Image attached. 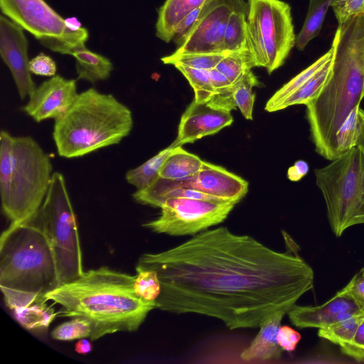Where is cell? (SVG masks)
<instances>
[{"mask_svg": "<svg viewBox=\"0 0 364 364\" xmlns=\"http://www.w3.org/2000/svg\"><path fill=\"white\" fill-rule=\"evenodd\" d=\"M283 235L284 252L226 227L205 230L167 250L143 254L136 269L157 272L160 310L215 318L230 330L257 328L272 313L287 314L314 287L313 269Z\"/></svg>", "mask_w": 364, "mask_h": 364, "instance_id": "obj_1", "label": "cell"}, {"mask_svg": "<svg viewBox=\"0 0 364 364\" xmlns=\"http://www.w3.org/2000/svg\"><path fill=\"white\" fill-rule=\"evenodd\" d=\"M331 46V76L305 105L315 150L329 161L337 158L338 131L364 98V13L338 24Z\"/></svg>", "mask_w": 364, "mask_h": 364, "instance_id": "obj_2", "label": "cell"}, {"mask_svg": "<svg viewBox=\"0 0 364 364\" xmlns=\"http://www.w3.org/2000/svg\"><path fill=\"white\" fill-rule=\"evenodd\" d=\"M135 279L136 275L101 267L84 272L46 297L60 305L65 316L88 320L93 341L119 331H137L148 314L157 309L156 301H146L135 293Z\"/></svg>", "mask_w": 364, "mask_h": 364, "instance_id": "obj_3", "label": "cell"}, {"mask_svg": "<svg viewBox=\"0 0 364 364\" xmlns=\"http://www.w3.org/2000/svg\"><path fill=\"white\" fill-rule=\"evenodd\" d=\"M60 286L53 249L42 230L31 219L11 223L0 238V287L11 309L47 301Z\"/></svg>", "mask_w": 364, "mask_h": 364, "instance_id": "obj_4", "label": "cell"}, {"mask_svg": "<svg viewBox=\"0 0 364 364\" xmlns=\"http://www.w3.org/2000/svg\"><path fill=\"white\" fill-rule=\"evenodd\" d=\"M132 128L127 106L112 94L90 88L78 94L66 114L55 121L53 138L58 155L72 159L119 143Z\"/></svg>", "mask_w": 364, "mask_h": 364, "instance_id": "obj_5", "label": "cell"}, {"mask_svg": "<svg viewBox=\"0 0 364 364\" xmlns=\"http://www.w3.org/2000/svg\"><path fill=\"white\" fill-rule=\"evenodd\" d=\"M324 167L314 170L331 229L336 237L364 224V155L355 146Z\"/></svg>", "mask_w": 364, "mask_h": 364, "instance_id": "obj_6", "label": "cell"}, {"mask_svg": "<svg viewBox=\"0 0 364 364\" xmlns=\"http://www.w3.org/2000/svg\"><path fill=\"white\" fill-rule=\"evenodd\" d=\"M32 220L53 249L60 285L79 278L84 271L77 219L61 173L53 172L43 203Z\"/></svg>", "mask_w": 364, "mask_h": 364, "instance_id": "obj_7", "label": "cell"}, {"mask_svg": "<svg viewBox=\"0 0 364 364\" xmlns=\"http://www.w3.org/2000/svg\"><path fill=\"white\" fill-rule=\"evenodd\" d=\"M53 173L49 155L35 139L28 136H14L10 191L1 203L11 223L28 221L38 213Z\"/></svg>", "mask_w": 364, "mask_h": 364, "instance_id": "obj_8", "label": "cell"}, {"mask_svg": "<svg viewBox=\"0 0 364 364\" xmlns=\"http://www.w3.org/2000/svg\"><path fill=\"white\" fill-rule=\"evenodd\" d=\"M247 23L255 67L271 74L284 63L296 45L291 6L282 0H248Z\"/></svg>", "mask_w": 364, "mask_h": 364, "instance_id": "obj_9", "label": "cell"}, {"mask_svg": "<svg viewBox=\"0 0 364 364\" xmlns=\"http://www.w3.org/2000/svg\"><path fill=\"white\" fill-rule=\"evenodd\" d=\"M0 8L5 16L53 52L70 55L75 48L85 46L88 31L67 28L65 19L45 0H0Z\"/></svg>", "mask_w": 364, "mask_h": 364, "instance_id": "obj_10", "label": "cell"}, {"mask_svg": "<svg viewBox=\"0 0 364 364\" xmlns=\"http://www.w3.org/2000/svg\"><path fill=\"white\" fill-rule=\"evenodd\" d=\"M238 202L167 198L159 208V216L143 224L156 233L171 236L196 235L223 223Z\"/></svg>", "mask_w": 364, "mask_h": 364, "instance_id": "obj_11", "label": "cell"}, {"mask_svg": "<svg viewBox=\"0 0 364 364\" xmlns=\"http://www.w3.org/2000/svg\"><path fill=\"white\" fill-rule=\"evenodd\" d=\"M173 188L193 189L223 200L239 202L248 191V182L222 166L203 161L201 169L193 176L180 181L158 176L144 189L160 191Z\"/></svg>", "mask_w": 364, "mask_h": 364, "instance_id": "obj_12", "label": "cell"}, {"mask_svg": "<svg viewBox=\"0 0 364 364\" xmlns=\"http://www.w3.org/2000/svg\"><path fill=\"white\" fill-rule=\"evenodd\" d=\"M244 0H219L213 4L191 28L176 54L225 53L223 50L225 31L234 9Z\"/></svg>", "mask_w": 364, "mask_h": 364, "instance_id": "obj_13", "label": "cell"}, {"mask_svg": "<svg viewBox=\"0 0 364 364\" xmlns=\"http://www.w3.org/2000/svg\"><path fill=\"white\" fill-rule=\"evenodd\" d=\"M77 95L75 80L55 75L36 88L22 110L36 122L55 121L66 114Z\"/></svg>", "mask_w": 364, "mask_h": 364, "instance_id": "obj_14", "label": "cell"}, {"mask_svg": "<svg viewBox=\"0 0 364 364\" xmlns=\"http://www.w3.org/2000/svg\"><path fill=\"white\" fill-rule=\"evenodd\" d=\"M23 29L4 16H0V53L11 71L21 100L36 90L29 70L28 41Z\"/></svg>", "mask_w": 364, "mask_h": 364, "instance_id": "obj_15", "label": "cell"}, {"mask_svg": "<svg viewBox=\"0 0 364 364\" xmlns=\"http://www.w3.org/2000/svg\"><path fill=\"white\" fill-rule=\"evenodd\" d=\"M233 122L231 112L211 107L208 103L194 100L181 116L175 146L193 143L205 136L213 135Z\"/></svg>", "mask_w": 364, "mask_h": 364, "instance_id": "obj_16", "label": "cell"}, {"mask_svg": "<svg viewBox=\"0 0 364 364\" xmlns=\"http://www.w3.org/2000/svg\"><path fill=\"white\" fill-rule=\"evenodd\" d=\"M349 310L363 311L364 306L353 296L346 284L325 303L316 306L295 304L287 314L298 328H321L337 322L338 314Z\"/></svg>", "mask_w": 364, "mask_h": 364, "instance_id": "obj_17", "label": "cell"}, {"mask_svg": "<svg viewBox=\"0 0 364 364\" xmlns=\"http://www.w3.org/2000/svg\"><path fill=\"white\" fill-rule=\"evenodd\" d=\"M283 310L266 316L260 323L259 331L250 345L240 354L244 361H267L281 357L282 348L277 341V335L284 316Z\"/></svg>", "mask_w": 364, "mask_h": 364, "instance_id": "obj_18", "label": "cell"}, {"mask_svg": "<svg viewBox=\"0 0 364 364\" xmlns=\"http://www.w3.org/2000/svg\"><path fill=\"white\" fill-rule=\"evenodd\" d=\"M211 0H166L158 10L156 36L169 43L181 21L192 11Z\"/></svg>", "mask_w": 364, "mask_h": 364, "instance_id": "obj_19", "label": "cell"}, {"mask_svg": "<svg viewBox=\"0 0 364 364\" xmlns=\"http://www.w3.org/2000/svg\"><path fill=\"white\" fill-rule=\"evenodd\" d=\"M70 55L75 59L78 80L95 83L108 79L113 70V65L109 58L87 49L85 46L75 48Z\"/></svg>", "mask_w": 364, "mask_h": 364, "instance_id": "obj_20", "label": "cell"}, {"mask_svg": "<svg viewBox=\"0 0 364 364\" xmlns=\"http://www.w3.org/2000/svg\"><path fill=\"white\" fill-rule=\"evenodd\" d=\"M203 161L181 146H175L164 162L159 176L173 181L183 180L198 173L201 169Z\"/></svg>", "mask_w": 364, "mask_h": 364, "instance_id": "obj_21", "label": "cell"}, {"mask_svg": "<svg viewBox=\"0 0 364 364\" xmlns=\"http://www.w3.org/2000/svg\"><path fill=\"white\" fill-rule=\"evenodd\" d=\"M247 3L234 9L231 13L223 37V50L225 53L250 50L247 23Z\"/></svg>", "mask_w": 364, "mask_h": 364, "instance_id": "obj_22", "label": "cell"}, {"mask_svg": "<svg viewBox=\"0 0 364 364\" xmlns=\"http://www.w3.org/2000/svg\"><path fill=\"white\" fill-rule=\"evenodd\" d=\"M333 53L331 46L326 53L279 89L267 101L265 110L269 112L277 111L278 107L287 97L301 87L333 58Z\"/></svg>", "mask_w": 364, "mask_h": 364, "instance_id": "obj_23", "label": "cell"}, {"mask_svg": "<svg viewBox=\"0 0 364 364\" xmlns=\"http://www.w3.org/2000/svg\"><path fill=\"white\" fill-rule=\"evenodd\" d=\"M333 0H310L304 25L296 36L295 46L303 50L308 43L316 37Z\"/></svg>", "mask_w": 364, "mask_h": 364, "instance_id": "obj_24", "label": "cell"}, {"mask_svg": "<svg viewBox=\"0 0 364 364\" xmlns=\"http://www.w3.org/2000/svg\"><path fill=\"white\" fill-rule=\"evenodd\" d=\"M174 147L172 143L140 166L129 170L125 175L127 183L136 190L144 189L151 185L159 176L164 162Z\"/></svg>", "mask_w": 364, "mask_h": 364, "instance_id": "obj_25", "label": "cell"}, {"mask_svg": "<svg viewBox=\"0 0 364 364\" xmlns=\"http://www.w3.org/2000/svg\"><path fill=\"white\" fill-rule=\"evenodd\" d=\"M16 321L29 331L47 328L57 316V313L46 301L33 303L13 310Z\"/></svg>", "mask_w": 364, "mask_h": 364, "instance_id": "obj_26", "label": "cell"}, {"mask_svg": "<svg viewBox=\"0 0 364 364\" xmlns=\"http://www.w3.org/2000/svg\"><path fill=\"white\" fill-rule=\"evenodd\" d=\"M333 58L301 87L287 97L277 111L296 105H306L318 96L329 79L332 71Z\"/></svg>", "mask_w": 364, "mask_h": 364, "instance_id": "obj_27", "label": "cell"}, {"mask_svg": "<svg viewBox=\"0 0 364 364\" xmlns=\"http://www.w3.org/2000/svg\"><path fill=\"white\" fill-rule=\"evenodd\" d=\"M254 67L255 64L250 51L242 50L228 53L215 68L235 84Z\"/></svg>", "mask_w": 364, "mask_h": 364, "instance_id": "obj_28", "label": "cell"}, {"mask_svg": "<svg viewBox=\"0 0 364 364\" xmlns=\"http://www.w3.org/2000/svg\"><path fill=\"white\" fill-rule=\"evenodd\" d=\"M364 311L353 316L318 328V336L342 348L353 338Z\"/></svg>", "mask_w": 364, "mask_h": 364, "instance_id": "obj_29", "label": "cell"}, {"mask_svg": "<svg viewBox=\"0 0 364 364\" xmlns=\"http://www.w3.org/2000/svg\"><path fill=\"white\" fill-rule=\"evenodd\" d=\"M214 93L208 105L213 108L231 112L236 109L233 84L216 68L208 70Z\"/></svg>", "mask_w": 364, "mask_h": 364, "instance_id": "obj_30", "label": "cell"}, {"mask_svg": "<svg viewBox=\"0 0 364 364\" xmlns=\"http://www.w3.org/2000/svg\"><path fill=\"white\" fill-rule=\"evenodd\" d=\"M259 84L252 70L233 84V96L237 107L246 119H252L255 95L252 88Z\"/></svg>", "mask_w": 364, "mask_h": 364, "instance_id": "obj_31", "label": "cell"}, {"mask_svg": "<svg viewBox=\"0 0 364 364\" xmlns=\"http://www.w3.org/2000/svg\"><path fill=\"white\" fill-rule=\"evenodd\" d=\"M13 139L7 131L0 133V193L1 203L8 198L13 168Z\"/></svg>", "mask_w": 364, "mask_h": 364, "instance_id": "obj_32", "label": "cell"}, {"mask_svg": "<svg viewBox=\"0 0 364 364\" xmlns=\"http://www.w3.org/2000/svg\"><path fill=\"white\" fill-rule=\"evenodd\" d=\"M175 68L188 80L194 91V100L197 103H207L210 100L214 90L208 70H199L181 65H176Z\"/></svg>", "mask_w": 364, "mask_h": 364, "instance_id": "obj_33", "label": "cell"}, {"mask_svg": "<svg viewBox=\"0 0 364 364\" xmlns=\"http://www.w3.org/2000/svg\"><path fill=\"white\" fill-rule=\"evenodd\" d=\"M228 53H173L161 60L167 65H181L199 70H210L215 68L218 63Z\"/></svg>", "mask_w": 364, "mask_h": 364, "instance_id": "obj_34", "label": "cell"}, {"mask_svg": "<svg viewBox=\"0 0 364 364\" xmlns=\"http://www.w3.org/2000/svg\"><path fill=\"white\" fill-rule=\"evenodd\" d=\"M360 106L353 108L336 134L337 158L357 146L360 132V119L358 115Z\"/></svg>", "mask_w": 364, "mask_h": 364, "instance_id": "obj_35", "label": "cell"}, {"mask_svg": "<svg viewBox=\"0 0 364 364\" xmlns=\"http://www.w3.org/2000/svg\"><path fill=\"white\" fill-rule=\"evenodd\" d=\"M136 271L137 274L134 284L135 293L146 301H156L161 291L157 272L149 269H136Z\"/></svg>", "mask_w": 364, "mask_h": 364, "instance_id": "obj_36", "label": "cell"}, {"mask_svg": "<svg viewBox=\"0 0 364 364\" xmlns=\"http://www.w3.org/2000/svg\"><path fill=\"white\" fill-rule=\"evenodd\" d=\"M92 326L90 321L82 317H73L55 327L50 333L51 337L58 341H70L75 339L90 338Z\"/></svg>", "mask_w": 364, "mask_h": 364, "instance_id": "obj_37", "label": "cell"}, {"mask_svg": "<svg viewBox=\"0 0 364 364\" xmlns=\"http://www.w3.org/2000/svg\"><path fill=\"white\" fill-rule=\"evenodd\" d=\"M331 6L338 24L364 13V0H333Z\"/></svg>", "mask_w": 364, "mask_h": 364, "instance_id": "obj_38", "label": "cell"}, {"mask_svg": "<svg viewBox=\"0 0 364 364\" xmlns=\"http://www.w3.org/2000/svg\"><path fill=\"white\" fill-rule=\"evenodd\" d=\"M340 349L343 354L356 361H364V315L353 340Z\"/></svg>", "mask_w": 364, "mask_h": 364, "instance_id": "obj_39", "label": "cell"}, {"mask_svg": "<svg viewBox=\"0 0 364 364\" xmlns=\"http://www.w3.org/2000/svg\"><path fill=\"white\" fill-rule=\"evenodd\" d=\"M29 70L36 75L53 77L56 74L57 66L51 57L41 53L29 61Z\"/></svg>", "mask_w": 364, "mask_h": 364, "instance_id": "obj_40", "label": "cell"}, {"mask_svg": "<svg viewBox=\"0 0 364 364\" xmlns=\"http://www.w3.org/2000/svg\"><path fill=\"white\" fill-rule=\"evenodd\" d=\"M301 338L299 332L288 326H280L277 335L278 344L283 350L288 352L295 350Z\"/></svg>", "mask_w": 364, "mask_h": 364, "instance_id": "obj_41", "label": "cell"}, {"mask_svg": "<svg viewBox=\"0 0 364 364\" xmlns=\"http://www.w3.org/2000/svg\"><path fill=\"white\" fill-rule=\"evenodd\" d=\"M353 296L364 306V267L347 284Z\"/></svg>", "mask_w": 364, "mask_h": 364, "instance_id": "obj_42", "label": "cell"}, {"mask_svg": "<svg viewBox=\"0 0 364 364\" xmlns=\"http://www.w3.org/2000/svg\"><path fill=\"white\" fill-rule=\"evenodd\" d=\"M309 166L304 160L296 161L287 171V177L291 181H299L309 172Z\"/></svg>", "mask_w": 364, "mask_h": 364, "instance_id": "obj_43", "label": "cell"}, {"mask_svg": "<svg viewBox=\"0 0 364 364\" xmlns=\"http://www.w3.org/2000/svg\"><path fill=\"white\" fill-rule=\"evenodd\" d=\"M75 350L81 355L87 354L92 350V344L85 338H80L75 345Z\"/></svg>", "mask_w": 364, "mask_h": 364, "instance_id": "obj_44", "label": "cell"}, {"mask_svg": "<svg viewBox=\"0 0 364 364\" xmlns=\"http://www.w3.org/2000/svg\"><path fill=\"white\" fill-rule=\"evenodd\" d=\"M358 115L360 119V132L357 141V146L364 155V109L359 108Z\"/></svg>", "mask_w": 364, "mask_h": 364, "instance_id": "obj_45", "label": "cell"}, {"mask_svg": "<svg viewBox=\"0 0 364 364\" xmlns=\"http://www.w3.org/2000/svg\"><path fill=\"white\" fill-rule=\"evenodd\" d=\"M65 22L67 28L73 31H77L82 27L80 22L75 17L68 18L65 19Z\"/></svg>", "mask_w": 364, "mask_h": 364, "instance_id": "obj_46", "label": "cell"}]
</instances>
